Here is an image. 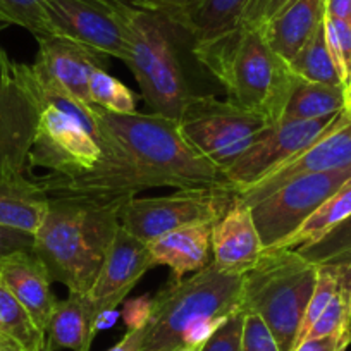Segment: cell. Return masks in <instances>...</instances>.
<instances>
[{
  "label": "cell",
  "mask_w": 351,
  "mask_h": 351,
  "mask_svg": "<svg viewBox=\"0 0 351 351\" xmlns=\"http://www.w3.org/2000/svg\"><path fill=\"white\" fill-rule=\"evenodd\" d=\"M134 195H52L45 219L35 232L33 253L52 281L69 293L88 295L121 228V212Z\"/></svg>",
  "instance_id": "6da1fadb"
},
{
  "label": "cell",
  "mask_w": 351,
  "mask_h": 351,
  "mask_svg": "<svg viewBox=\"0 0 351 351\" xmlns=\"http://www.w3.org/2000/svg\"><path fill=\"white\" fill-rule=\"evenodd\" d=\"M97 119L123 145L138 190L232 186L228 176L184 138L180 123L158 114H114L93 106Z\"/></svg>",
  "instance_id": "7a4b0ae2"
},
{
  "label": "cell",
  "mask_w": 351,
  "mask_h": 351,
  "mask_svg": "<svg viewBox=\"0 0 351 351\" xmlns=\"http://www.w3.org/2000/svg\"><path fill=\"white\" fill-rule=\"evenodd\" d=\"M198 62L226 88L229 100L279 123L298 77L267 43L260 28L239 26L226 35L193 43Z\"/></svg>",
  "instance_id": "3957f363"
},
{
  "label": "cell",
  "mask_w": 351,
  "mask_h": 351,
  "mask_svg": "<svg viewBox=\"0 0 351 351\" xmlns=\"http://www.w3.org/2000/svg\"><path fill=\"white\" fill-rule=\"evenodd\" d=\"M243 276L228 274L210 262L152 298L140 351H178L188 330L212 319H228L241 305Z\"/></svg>",
  "instance_id": "277c9868"
},
{
  "label": "cell",
  "mask_w": 351,
  "mask_h": 351,
  "mask_svg": "<svg viewBox=\"0 0 351 351\" xmlns=\"http://www.w3.org/2000/svg\"><path fill=\"white\" fill-rule=\"evenodd\" d=\"M317 265L296 250L263 252L253 269L243 276V313H256L267 324L281 351H293L300 326L312 298Z\"/></svg>",
  "instance_id": "5b68a950"
},
{
  "label": "cell",
  "mask_w": 351,
  "mask_h": 351,
  "mask_svg": "<svg viewBox=\"0 0 351 351\" xmlns=\"http://www.w3.org/2000/svg\"><path fill=\"white\" fill-rule=\"evenodd\" d=\"M133 56L130 67L152 112L180 121L191 92L184 80L174 33L180 29L169 18L133 11L128 18Z\"/></svg>",
  "instance_id": "8992f818"
},
{
  "label": "cell",
  "mask_w": 351,
  "mask_h": 351,
  "mask_svg": "<svg viewBox=\"0 0 351 351\" xmlns=\"http://www.w3.org/2000/svg\"><path fill=\"white\" fill-rule=\"evenodd\" d=\"M184 138L205 158L226 169L271 126L265 117L243 109L231 100L191 93L180 117Z\"/></svg>",
  "instance_id": "52a82bcc"
},
{
  "label": "cell",
  "mask_w": 351,
  "mask_h": 351,
  "mask_svg": "<svg viewBox=\"0 0 351 351\" xmlns=\"http://www.w3.org/2000/svg\"><path fill=\"white\" fill-rule=\"evenodd\" d=\"M234 186L176 190L164 197H131L121 212V226L143 243L191 224H215L234 204Z\"/></svg>",
  "instance_id": "ba28073f"
},
{
  "label": "cell",
  "mask_w": 351,
  "mask_h": 351,
  "mask_svg": "<svg viewBox=\"0 0 351 351\" xmlns=\"http://www.w3.org/2000/svg\"><path fill=\"white\" fill-rule=\"evenodd\" d=\"M133 9L112 0H45L49 35L64 36L107 57L130 64L133 56L128 18Z\"/></svg>",
  "instance_id": "9c48e42d"
},
{
  "label": "cell",
  "mask_w": 351,
  "mask_h": 351,
  "mask_svg": "<svg viewBox=\"0 0 351 351\" xmlns=\"http://www.w3.org/2000/svg\"><path fill=\"white\" fill-rule=\"evenodd\" d=\"M351 180V167L300 176L252 205L263 252L279 248L330 195Z\"/></svg>",
  "instance_id": "30bf717a"
},
{
  "label": "cell",
  "mask_w": 351,
  "mask_h": 351,
  "mask_svg": "<svg viewBox=\"0 0 351 351\" xmlns=\"http://www.w3.org/2000/svg\"><path fill=\"white\" fill-rule=\"evenodd\" d=\"M346 109L327 117L312 121H291V123L271 124L228 169L229 183L236 191L258 183L295 155L315 143L319 138L346 121Z\"/></svg>",
  "instance_id": "8fae6325"
},
{
  "label": "cell",
  "mask_w": 351,
  "mask_h": 351,
  "mask_svg": "<svg viewBox=\"0 0 351 351\" xmlns=\"http://www.w3.org/2000/svg\"><path fill=\"white\" fill-rule=\"evenodd\" d=\"M12 57L0 45V178H23L29 171L40 109L12 66Z\"/></svg>",
  "instance_id": "7c38bea8"
},
{
  "label": "cell",
  "mask_w": 351,
  "mask_h": 351,
  "mask_svg": "<svg viewBox=\"0 0 351 351\" xmlns=\"http://www.w3.org/2000/svg\"><path fill=\"white\" fill-rule=\"evenodd\" d=\"M346 167H351V114L346 121L337 124L306 150L295 155L258 183L239 190L238 197L252 207L300 176Z\"/></svg>",
  "instance_id": "4fadbf2b"
},
{
  "label": "cell",
  "mask_w": 351,
  "mask_h": 351,
  "mask_svg": "<svg viewBox=\"0 0 351 351\" xmlns=\"http://www.w3.org/2000/svg\"><path fill=\"white\" fill-rule=\"evenodd\" d=\"M154 267L155 262L147 243L121 226L99 276L88 293L95 306L97 319L102 313L116 310L138 281Z\"/></svg>",
  "instance_id": "5bb4252c"
},
{
  "label": "cell",
  "mask_w": 351,
  "mask_h": 351,
  "mask_svg": "<svg viewBox=\"0 0 351 351\" xmlns=\"http://www.w3.org/2000/svg\"><path fill=\"white\" fill-rule=\"evenodd\" d=\"M33 69L62 86L74 99L90 104L88 83L93 71L106 69L107 56L64 36H42Z\"/></svg>",
  "instance_id": "9a60e30c"
},
{
  "label": "cell",
  "mask_w": 351,
  "mask_h": 351,
  "mask_svg": "<svg viewBox=\"0 0 351 351\" xmlns=\"http://www.w3.org/2000/svg\"><path fill=\"white\" fill-rule=\"evenodd\" d=\"M263 253L252 207L236 197L224 217L212 228V262L222 272L245 276L256 265Z\"/></svg>",
  "instance_id": "2e32d148"
},
{
  "label": "cell",
  "mask_w": 351,
  "mask_h": 351,
  "mask_svg": "<svg viewBox=\"0 0 351 351\" xmlns=\"http://www.w3.org/2000/svg\"><path fill=\"white\" fill-rule=\"evenodd\" d=\"M0 279L47 334L57 300L45 263L33 252H14L0 260Z\"/></svg>",
  "instance_id": "e0dca14e"
},
{
  "label": "cell",
  "mask_w": 351,
  "mask_h": 351,
  "mask_svg": "<svg viewBox=\"0 0 351 351\" xmlns=\"http://www.w3.org/2000/svg\"><path fill=\"white\" fill-rule=\"evenodd\" d=\"M212 228L214 224H191L158 236L148 243L155 265L171 267L176 281L207 267L212 262Z\"/></svg>",
  "instance_id": "ac0fdd59"
},
{
  "label": "cell",
  "mask_w": 351,
  "mask_h": 351,
  "mask_svg": "<svg viewBox=\"0 0 351 351\" xmlns=\"http://www.w3.org/2000/svg\"><path fill=\"white\" fill-rule=\"evenodd\" d=\"M324 16L326 0H291L260 29L271 49L289 62L319 28Z\"/></svg>",
  "instance_id": "d6986e66"
},
{
  "label": "cell",
  "mask_w": 351,
  "mask_h": 351,
  "mask_svg": "<svg viewBox=\"0 0 351 351\" xmlns=\"http://www.w3.org/2000/svg\"><path fill=\"white\" fill-rule=\"evenodd\" d=\"M97 332V312L90 296L69 293L53 308L47 327V346L50 351H90Z\"/></svg>",
  "instance_id": "ffe728a7"
},
{
  "label": "cell",
  "mask_w": 351,
  "mask_h": 351,
  "mask_svg": "<svg viewBox=\"0 0 351 351\" xmlns=\"http://www.w3.org/2000/svg\"><path fill=\"white\" fill-rule=\"evenodd\" d=\"M49 193L40 181L0 178V226L35 234L49 210Z\"/></svg>",
  "instance_id": "44dd1931"
},
{
  "label": "cell",
  "mask_w": 351,
  "mask_h": 351,
  "mask_svg": "<svg viewBox=\"0 0 351 351\" xmlns=\"http://www.w3.org/2000/svg\"><path fill=\"white\" fill-rule=\"evenodd\" d=\"M250 0H190L176 19L193 43L207 42L239 28Z\"/></svg>",
  "instance_id": "7402d4cb"
},
{
  "label": "cell",
  "mask_w": 351,
  "mask_h": 351,
  "mask_svg": "<svg viewBox=\"0 0 351 351\" xmlns=\"http://www.w3.org/2000/svg\"><path fill=\"white\" fill-rule=\"evenodd\" d=\"M344 106H346V88L344 86L310 83L298 77L286 100L279 123L312 121L332 116L344 110Z\"/></svg>",
  "instance_id": "603a6c76"
},
{
  "label": "cell",
  "mask_w": 351,
  "mask_h": 351,
  "mask_svg": "<svg viewBox=\"0 0 351 351\" xmlns=\"http://www.w3.org/2000/svg\"><path fill=\"white\" fill-rule=\"evenodd\" d=\"M0 348L9 351L47 350V334L0 279Z\"/></svg>",
  "instance_id": "cb8c5ba5"
},
{
  "label": "cell",
  "mask_w": 351,
  "mask_h": 351,
  "mask_svg": "<svg viewBox=\"0 0 351 351\" xmlns=\"http://www.w3.org/2000/svg\"><path fill=\"white\" fill-rule=\"evenodd\" d=\"M351 215V180L346 181L334 195H330L282 245L276 250H295L298 246L317 241L324 234L346 221Z\"/></svg>",
  "instance_id": "d4e9b609"
},
{
  "label": "cell",
  "mask_w": 351,
  "mask_h": 351,
  "mask_svg": "<svg viewBox=\"0 0 351 351\" xmlns=\"http://www.w3.org/2000/svg\"><path fill=\"white\" fill-rule=\"evenodd\" d=\"M288 66L289 71L303 81L324 84H341V86H344L341 83L336 67H334L329 47H327L326 25H324V21L313 32L308 42L300 49V52L289 60Z\"/></svg>",
  "instance_id": "484cf974"
},
{
  "label": "cell",
  "mask_w": 351,
  "mask_h": 351,
  "mask_svg": "<svg viewBox=\"0 0 351 351\" xmlns=\"http://www.w3.org/2000/svg\"><path fill=\"white\" fill-rule=\"evenodd\" d=\"M348 330H351V263L341 265L336 293L305 339L334 336Z\"/></svg>",
  "instance_id": "4316f807"
},
{
  "label": "cell",
  "mask_w": 351,
  "mask_h": 351,
  "mask_svg": "<svg viewBox=\"0 0 351 351\" xmlns=\"http://www.w3.org/2000/svg\"><path fill=\"white\" fill-rule=\"evenodd\" d=\"M302 256L315 265L332 263V265H344L351 263V215L330 229L327 234L317 241L308 243L295 248Z\"/></svg>",
  "instance_id": "83f0119b"
},
{
  "label": "cell",
  "mask_w": 351,
  "mask_h": 351,
  "mask_svg": "<svg viewBox=\"0 0 351 351\" xmlns=\"http://www.w3.org/2000/svg\"><path fill=\"white\" fill-rule=\"evenodd\" d=\"M88 97L92 106L106 109L114 114H134L136 110V99L130 88L114 76H110L106 69L93 71L90 83H88Z\"/></svg>",
  "instance_id": "f1b7e54d"
},
{
  "label": "cell",
  "mask_w": 351,
  "mask_h": 351,
  "mask_svg": "<svg viewBox=\"0 0 351 351\" xmlns=\"http://www.w3.org/2000/svg\"><path fill=\"white\" fill-rule=\"evenodd\" d=\"M339 274H341V265H332V263H322V265H317L315 288H313L312 298H310L308 306H306L305 310V317H303L302 326H300L296 346L305 341V337L308 336L313 324L319 320V317L322 315L326 306L329 305L330 298H332L334 293H336L337 282H339Z\"/></svg>",
  "instance_id": "f546056e"
},
{
  "label": "cell",
  "mask_w": 351,
  "mask_h": 351,
  "mask_svg": "<svg viewBox=\"0 0 351 351\" xmlns=\"http://www.w3.org/2000/svg\"><path fill=\"white\" fill-rule=\"evenodd\" d=\"M43 4L45 0H0V23L21 26L35 38L50 36Z\"/></svg>",
  "instance_id": "4dcf8cb0"
},
{
  "label": "cell",
  "mask_w": 351,
  "mask_h": 351,
  "mask_svg": "<svg viewBox=\"0 0 351 351\" xmlns=\"http://www.w3.org/2000/svg\"><path fill=\"white\" fill-rule=\"evenodd\" d=\"M326 38L339 80L344 86L351 83V23L324 16Z\"/></svg>",
  "instance_id": "1f68e13d"
},
{
  "label": "cell",
  "mask_w": 351,
  "mask_h": 351,
  "mask_svg": "<svg viewBox=\"0 0 351 351\" xmlns=\"http://www.w3.org/2000/svg\"><path fill=\"white\" fill-rule=\"evenodd\" d=\"M241 351H281L267 324L256 313H245Z\"/></svg>",
  "instance_id": "d6a6232c"
},
{
  "label": "cell",
  "mask_w": 351,
  "mask_h": 351,
  "mask_svg": "<svg viewBox=\"0 0 351 351\" xmlns=\"http://www.w3.org/2000/svg\"><path fill=\"white\" fill-rule=\"evenodd\" d=\"M243 320L245 313L241 310L229 315L204 344L202 351H241Z\"/></svg>",
  "instance_id": "836d02e7"
},
{
  "label": "cell",
  "mask_w": 351,
  "mask_h": 351,
  "mask_svg": "<svg viewBox=\"0 0 351 351\" xmlns=\"http://www.w3.org/2000/svg\"><path fill=\"white\" fill-rule=\"evenodd\" d=\"M291 0H250L243 16L241 26L250 28H262L267 21H271L278 12H281Z\"/></svg>",
  "instance_id": "e575fe53"
},
{
  "label": "cell",
  "mask_w": 351,
  "mask_h": 351,
  "mask_svg": "<svg viewBox=\"0 0 351 351\" xmlns=\"http://www.w3.org/2000/svg\"><path fill=\"white\" fill-rule=\"evenodd\" d=\"M35 234L0 226V260L14 252H33Z\"/></svg>",
  "instance_id": "d590c367"
},
{
  "label": "cell",
  "mask_w": 351,
  "mask_h": 351,
  "mask_svg": "<svg viewBox=\"0 0 351 351\" xmlns=\"http://www.w3.org/2000/svg\"><path fill=\"white\" fill-rule=\"evenodd\" d=\"M351 343V330L334 336L315 337V339H305L300 343L293 351H346Z\"/></svg>",
  "instance_id": "8d00e7d4"
},
{
  "label": "cell",
  "mask_w": 351,
  "mask_h": 351,
  "mask_svg": "<svg viewBox=\"0 0 351 351\" xmlns=\"http://www.w3.org/2000/svg\"><path fill=\"white\" fill-rule=\"evenodd\" d=\"M150 308L152 298H148V296H141V298L126 303L123 317L128 329H140V327H143L147 324L148 315H150Z\"/></svg>",
  "instance_id": "74e56055"
},
{
  "label": "cell",
  "mask_w": 351,
  "mask_h": 351,
  "mask_svg": "<svg viewBox=\"0 0 351 351\" xmlns=\"http://www.w3.org/2000/svg\"><path fill=\"white\" fill-rule=\"evenodd\" d=\"M143 343V327L140 329H128L123 339L107 351H140Z\"/></svg>",
  "instance_id": "f35d334b"
},
{
  "label": "cell",
  "mask_w": 351,
  "mask_h": 351,
  "mask_svg": "<svg viewBox=\"0 0 351 351\" xmlns=\"http://www.w3.org/2000/svg\"><path fill=\"white\" fill-rule=\"evenodd\" d=\"M326 14L351 23V0H326Z\"/></svg>",
  "instance_id": "ab89813d"
},
{
  "label": "cell",
  "mask_w": 351,
  "mask_h": 351,
  "mask_svg": "<svg viewBox=\"0 0 351 351\" xmlns=\"http://www.w3.org/2000/svg\"><path fill=\"white\" fill-rule=\"evenodd\" d=\"M204 344H184L178 351H202Z\"/></svg>",
  "instance_id": "60d3db41"
},
{
  "label": "cell",
  "mask_w": 351,
  "mask_h": 351,
  "mask_svg": "<svg viewBox=\"0 0 351 351\" xmlns=\"http://www.w3.org/2000/svg\"><path fill=\"white\" fill-rule=\"evenodd\" d=\"M344 109L351 114V84L346 86V106H344Z\"/></svg>",
  "instance_id": "b9f144b4"
},
{
  "label": "cell",
  "mask_w": 351,
  "mask_h": 351,
  "mask_svg": "<svg viewBox=\"0 0 351 351\" xmlns=\"http://www.w3.org/2000/svg\"><path fill=\"white\" fill-rule=\"evenodd\" d=\"M0 351H9V350H4V348H0Z\"/></svg>",
  "instance_id": "7bdbcfd3"
},
{
  "label": "cell",
  "mask_w": 351,
  "mask_h": 351,
  "mask_svg": "<svg viewBox=\"0 0 351 351\" xmlns=\"http://www.w3.org/2000/svg\"><path fill=\"white\" fill-rule=\"evenodd\" d=\"M43 351H50V350H49V346H47V350H43Z\"/></svg>",
  "instance_id": "ee69618b"
},
{
  "label": "cell",
  "mask_w": 351,
  "mask_h": 351,
  "mask_svg": "<svg viewBox=\"0 0 351 351\" xmlns=\"http://www.w3.org/2000/svg\"><path fill=\"white\" fill-rule=\"evenodd\" d=\"M350 84H351V83H350Z\"/></svg>",
  "instance_id": "f6af8a7d"
}]
</instances>
